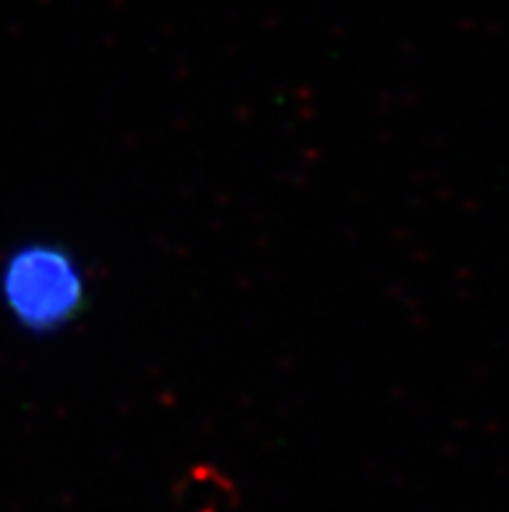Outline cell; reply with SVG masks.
Returning a JSON list of instances; mask_svg holds the SVG:
<instances>
[{
	"mask_svg": "<svg viewBox=\"0 0 509 512\" xmlns=\"http://www.w3.org/2000/svg\"><path fill=\"white\" fill-rule=\"evenodd\" d=\"M0 292L13 320L34 333L65 328L84 310L86 281L65 247L34 242L8 258Z\"/></svg>",
	"mask_w": 509,
	"mask_h": 512,
	"instance_id": "cell-1",
	"label": "cell"
}]
</instances>
